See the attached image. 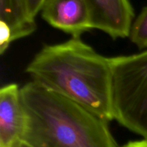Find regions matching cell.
Segmentation results:
<instances>
[{
	"mask_svg": "<svg viewBox=\"0 0 147 147\" xmlns=\"http://www.w3.org/2000/svg\"><path fill=\"white\" fill-rule=\"evenodd\" d=\"M26 116L18 85L10 83L0 90V147H11L22 138Z\"/></svg>",
	"mask_w": 147,
	"mask_h": 147,
	"instance_id": "6",
	"label": "cell"
},
{
	"mask_svg": "<svg viewBox=\"0 0 147 147\" xmlns=\"http://www.w3.org/2000/svg\"><path fill=\"white\" fill-rule=\"evenodd\" d=\"M26 116L22 140L34 147H117L108 121L30 82L20 88Z\"/></svg>",
	"mask_w": 147,
	"mask_h": 147,
	"instance_id": "2",
	"label": "cell"
},
{
	"mask_svg": "<svg viewBox=\"0 0 147 147\" xmlns=\"http://www.w3.org/2000/svg\"><path fill=\"white\" fill-rule=\"evenodd\" d=\"M0 21L9 27L12 41L30 35L37 28L31 18L26 0H0Z\"/></svg>",
	"mask_w": 147,
	"mask_h": 147,
	"instance_id": "7",
	"label": "cell"
},
{
	"mask_svg": "<svg viewBox=\"0 0 147 147\" xmlns=\"http://www.w3.org/2000/svg\"><path fill=\"white\" fill-rule=\"evenodd\" d=\"M42 17L55 28L72 37H80L93 29L90 11L85 0H46Z\"/></svg>",
	"mask_w": 147,
	"mask_h": 147,
	"instance_id": "5",
	"label": "cell"
},
{
	"mask_svg": "<svg viewBox=\"0 0 147 147\" xmlns=\"http://www.w3.org/2000/svg\"><path fill=\"white\" fill-rule=\"evenodd\" d=\"M110 60L114 119L147 139V49Z\"/></svg>",
	"mask_w": 147,
	"mask_h": 147,
	"instance_id": "3",
	"label": "cell"
},
{
	"mask_svg": "<svg viewBox=\"0 0 147 147\" xmlns=\"http://www.w3.org/2000/svg\"><path fill=\"white\" fill-rule=\"evenodd\" d=\"M129 37L139 49L147 48V6L132 24Z\"/></svg>",
	"mask_w": 147,
	"mask_h": 147,
	"instance_id": "8",
	"label": "cell"
},
{
	"mask_svg": "<svg viewBox=\"0 0 147 147\" xmlns=\"http://www.w3.org/2000/svg\"><path fill=\"white\" fill-rule=\"evenodd\" d=\"M12 34L9 27L0 21V53L4 54L12 42Z\"/></svg>",
	"mask_w": 147,
	"mask_h": 147,
	"instance_id": "9",
	"label": "cell"
},
{
	"mask_svg": "<svg viewBox=\"0 0 147 147\" xmlns=\"http://www.w3.org/2000/svg\"><path fill=\"white\" fill-rule=\"evenodd\" d=\"M11 147H34V146H32L31 144H30L27 143V142H24V140L20 139V140L16 142Z\"/></svg>",
	"mask_w": 147,
	"mask_h": 147,
	"instance_id": "12",
	"label": "cell"
},
{
	"mask_svg": "<svg viewBox=\"0 0 147 147\" xmlns=\"http://www.w3.org/2000/svg\"><path fill=\"white\" fill-rule=\"evenodd\" d=\"M26 72L39 86L106 121L114 120L110 57L98 53L80 37L45 45Z\"/></svg>",
	"mask_w": 147,
	"mask_h": 147,
	"instance_id": "1",
	"label": "cell"
},
{
	"mask_svg": "<svg viewBox=\"0 0 147 147\" xmlns=\"http://www.w3.org/2000/svg\"><path fill=\"white\" fill-rule=\"evenodd\" d=\"M93 29L101 30L113 40L129 37L134 11L129 0H85Z\"/></svg>",
	"mask_w": 147,
	"mask_h": 147,
	"instance_id": "4",
	"label": "cell"
},
{
	"mask_svg": "<svg viewBox=\"0 0 147 147\" xmlns=\"http://www.w3.org/2000/svg\"><path fill=\"white\" fill-rule=\"evenodd\" d=\"M123 147H147V139L129 142Z\"/></svg>",
	"mask_w": 147,
	"mask_h": 147,
	"instance_id": "11",
	"label": "cell"
},
{
	"mask_svg": "<svg viewBox=\"0 0 147 147\" xmlns=\"http://www.w3.org/2000/svg\"><path fill=\"white\" fill-rule=\"evenodd\" d=\"M46 0H26L27 10L31 18L35 19L36 16L41 11Z\"/></svg>",
	"mask_w": 147,
	"mask_h": 147,
	"instance_id": "10",
	"label": "cell"
}]
</instances>
